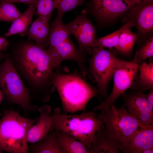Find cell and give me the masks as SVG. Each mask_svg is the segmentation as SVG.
I'll return each mask as SVG.
<instances>
[{
	"mask_svg": "<svg viewBox=\"0 0 153 153\" xmlns=\"http://www.w3.org/2000/svg\"><path fill=\"white\" fill-rule=\"evenodd\" d=\"M0 87L9 102L18 105L26 112L37 110V106L32 105L29 91L14 67L8 54L0 64Z\"/></svg>",
	"mask_w": 153,
	"mask_h": 153,
	"instance_id": "obj_6",
	"label": "cell"
},
{
	"mask_svg": "<svg viewBox=\"0 0 153 153\" xmlns=\"http://www.w3.org/2000/svg\"><path fill=\"white\" fill-rule=\"evenodd\" d=\"M124 153H141L153 148V124L136 131L119 147Z\"/></svg>",
	"mask_w": 153,
	"mask_h": 153,
	"instance_id": "obj_13",
	"label": "cell"
},
{
	"mask_svg": "<svg viewBox=\"0 0 153 153\" xmlns=\"http://www.w3.org/2000/svg\"><path fill=\"white\" fill-rule=\"evenodd\" d=\"M140 74L136 77L130 87L142 92L153 88V63L145 62L138 65Z\"/></svg>",
	"mask_w": 153,
	"mask_h": 153,
	"instance_id": "obj_18",
	"label": "cell"
},
{
	"mask_svg": "<svg viewBox=\"0 0 153 153\" xmlns=\"http://www.w3.org/2000/svg\"><path fill=\"white\" fill-rule=\"evenodd\" d=\"M141 1H147V2H153V0H140Z\"/></svg>",
	"mask_w": 153,
	"mask_h": 153,
	"instance_id": "obj_32",
	"label": "cell"
},
{
	"mask_svg": "<svg viewBox=\"0 0 153 153\" xmlns=\"http://www.w3.org/2000/svg\"><path fill=\"white\" fill-rule=\"evenodd\" d=\"M36 8L34 3L30 5L27 9L14 21L5 36L7 37L16 34L24 36L27 33V29L31 24Z\"/></svg>",
	"mask_w": 153,
	"mask_h": 153,
	"instance_id": "obj_19",
	"label": "cell"
},
{
	"mask_svg": "<svg viewBox=\"0 0 153 153\" xmlns=\"http://www.w3.org/2000/svg\"><path fill=\"white\" fill-rule=\"evenodd\" d=\"M4 95L3 92L1 90H0V104L4 98Z\"/></svg>",
	"mask_w": 153,
	"mask_h": 153,
	"instance_id": "obj_31",
	"label": "cell"
},
{
	"mask_svg": "<svg viewBox=\"0 0 153 153\" xmlns=\"http://www.w3.org/2000/svg\"><path fill=\"white\" fill-rule=\"evenodd\" d=\"M8 55L30 94L43 102L48 101L56 88L52 82L54 68L47 49L28 40L16 44Z\"/></svg>",
	"mask_w": 153,
	"mask_h": 153,
	"instance_id": "obj_1",
	"label": "cell"
},
{
	"mask_svg": "<svg viewBox=\"0 0 153 153\" xmlns=\"http://www.w3.org/2000/svg\"><path fill=\"white\" fill-rule=\"evenodd\" d=\"M137 39V35L129 29L124 31L121 34L118 45L115 48L121 55L128 56L131 55Z\"/></svg>",
	"mask_w": 153,
	"mask_h": 153,
	"instance_id": "obj_22",
	"label": "cell"
},
{
	"mask_svg": "<svg viewBox=\"0 0 153 153\" xmlns=\"http://www.w3.org/2000/svg\"><path fill=\"white\" fill-rule=\"evenodd\" d=\"M0 120V149L10 153H27V132L37 121L23 117L13 109H4Z\"/></svg>",
	"mask_w": 153,
	"mask_h": 153,
	"instance_id": "obj_4",
	"label": "cell"
},
{
	"mask_svg": "<svg viewBox=\"0 0 153 153\" xmlns=\"http://www.w3.org/2000/svg\"><path fill=\"white\" fill-rule=\"evenodd\" d=\"M39 116L37 121L29 129L27 135L28 143H37L44 138L52 129V112L50 106L44 105L38 109Z\"/></svg>",
	"mask_w": 153,
	"mask_h": 153,
	"instance_id": "obj_14",
	"label": "cell"
},
{
	"mask_svg": "<svg viewBox=\"0 0 153 153\" xmlns=\"http://www.w3.org/2000/svg\"><path fill=\"white\" fill-rule=\"evenodd\" d=\"M52 82L60 98L62 113L64 114L85 112L89 101L94 97H99L96 87L77 74L54 72Z\"/></svg>",
	"mask_w": 153,
	"mask_h": 153,
	"instance_id": "obj_2",
	"label": "cell"
},
{
	"mask_svg": "<svg viewBox=\"0 0 153 153\" xmlns=\"http://www.w3.org/2000/svg\"><path fill=\"white\" fill-rule=\"evenodd\" d=\"M2 115V113L0 112V117Z\"/></svg>",
	"mask_w": 153,
	"mask_h": 153,
	"instance_id": "obj_34",
	"label": "cell"
},
{
	"mask_svg": "<svg viewBox=\"0 0 153 153\" xmlns=\"http://www.w3.org/2000/svg\"><path fill=\"white\" fill-rule=\"evenodd\" d=\"M98 110L101 112L97 116L105 124V132L118 147L136 131L147 126L140 124L123 105L117 108L114 105L99 104L93 109Z\"/></svg>",
	"mask_w": 153,
	"mask_h": 153,
	"instance_id": "obj_5",
	"label": "cell"
},
{
	"mask_svg": "<svg viewBox=\"0 0 153 153\" xmlns=\"http://www.w3.org/2000/svg\"><path fill=\"white\" fill-rule=\"evenodd\" d=\"M122 99L123 105L140 124L144 125L153 124V107L143 92L131 89L122 95Z\"/></svg>",
	"mask_w": 153,
	"mask_h": 153,
	"instance_id": "obj_12",
	"label": "cell"
},
{
	"mask_svg": "<svg viewBox=\"0 0 153 153\" xmlns=\"http://www.w3.org/2000/svg\"><path fill=\"white\" fill-rule=\"evenodd\" d=\"M52 129L65 132L81 142L89 151L97 131L104 125L95 111L84 112L79 114L69 115L55 108L52 112Z\"/></svg>",
	"mask_w": 153,
	"mask_h": 153,
	"instance_id": "obj_3",
	"label": "cell"
},
{
	"mask_svg": "<svg viewBox=\"0 0 153 153\" xmlns=\"http://www.w3.org/2000/svg\"><path fill=\"white\" fill-rule=\"evenodd\" d=\"M35 1L36 0H0V3H18L30 5L34 3Z\"/></svg>",
	"mask_w": 153,
	"mask_h": 153,
	"instance_id": "obj_28",
	"label": "cell"
},
{
	"mask_svg": "<svg viewBox=\"0 0 153 153\" xmlns=\"http://www.w3.org/2000/svg\"><path fill=\"white\" fill-rule=\"evenodd\" d=\"M84 9L73 20L66 25L69 35H73L76 40L78 50L84 56L87 53L91 54L95 48L96 29Z\"/></svg>",
	"mask_w": 153,
	"mask_h": 153,
	"instance_id": "obj_11",
	"label": "cell"
},
{
	"mask_svg": "<svg viewBox=\"0 0 153 153\" xmlns=\"http://www.w3.org/2000/svg\"><path fill=\"white\" fill-rule=\"evenodd\" d=\"M105 125L97 131L92 142L89 153H119L118 146L112 141L104 131Z\"/></svg>",
	"mask_w": 153,
	"mask_h": 153,
	"instance_id": "obj_17",
	"label": "cell"
},
{
	"mask_svg": "<svg viewBox=\"0 0 153 153\" xmlns=\"http://www.w3.org/2000/svg\"><path fill=\"white\" fill-rule=\"evenodd\" d=\"M123 24L131 20L137 29L136 43L140 47L150 39L153 30V3L141 1L120 18Z\"/></svg>",
	"mask_w": 153,
	"mask_h": 153,
	"instance_id": "obj_9",
	"label": "cell"
},
{
	"mask_svg": "<svg viewBox=\"0 0 153 153\" xmlns=\"http://www.w3.org/2000/svg\"><path fill=\"white\" fill-rule=\"evenodd\" d=\"M88 60L89 65L87 74L96 84L99 95L105 98L108 96V87L112 78L115 56L112 52L101 47H96Z\"/></svg>",
	"mask_w": 153,
	"mask_h": 153,
	"instance_id": "obj_7",
	"label": "cell"
},
{
	"mask_svg": "<svg viewBox=\"0 0 153 153\" xmlns=\"http://www.w3.org/2000/svg\"><path fill=\"white\" fill-rule=\"evenodd\" d=\"M150 90L149 92L145 94L146 98L148 103L153 107V88Z\"/></svg>",
	"mask_w": 153,
	"mask_h": 153,
	"instance_id": "obj_29",
	"label": "cell"
},
{
	"mask_svg": "<svg viewBox=\"0 0 153 153\" xmlns=\"http://www.w3.org/2000/svg\"><path fill=\"white\" fill-rule=\"evenodd\" d=\"M48 22L44 18L38 17L31 23L27 32V40H33L39 46L47 49L50 29Z\"/></svg>",
	"mask_w": 153,
	"mask_h": 153,
	"instance_id": "obj_15",
	"label": "cell"
},
{
	"mask_svg": "<svg viewBox=\"0 0 153 153\" xmlns=\"http://www.w3.org/2000/svg\"><path fill=\"white\" fill-rule=\"evenodd\" d=\"M140 0H90L84 9L101 26L115 23Z\"/></svg>",
	"mask_w": 153,
	"mask_h": 153,
	"instance_id": "obj_8",
	"label": "cell"
},
{
	"mask_svg": "<svg viewBox=\"0 0 153 153\" xmlns=\"http://www.w3.org/2000/svg\"><path fill=\"white\" fill-rule=\"evenodd\" d=\"M134 26L131 20L124 25L120 28L107 35L95 39L94 45L95 47L111 48H115L118 44L121 34L125 30Z\"/></svg>",
	"mask_w": 153,
	"mask_h": 153,
	"instance_id": "obj_21",
	"label": "cell"
},
{
	"mask_svg": "<svg viewBox=\"0 0 153 153\" xmlns=\"http://www.w3.org/2000/svg\"><path fill=\"white\" fill-rule=\"evenodd\" d=\"M3 152L0 149V153H3Z\"/></svg>",
	"mask_w": 153,
	"mask_h": 153,
	"instance_id": "obj_33",
	"label": "cell"
},
{
	"mask_svg": "<svg viewBox=\"0 0 153 153\" xmlns=\"http://www.w3.org/2000/svg\"><path fill=\"white\" fill-rule=\"evenodd\" d=\"M9 42L5 38L0 37V61L5 59L7 55L3 52L6 51L9 45Z\"/></svg>",
	"mask_w": 153,
	"mask_h": 153,
	"instance_id": "obj_27",
	"label": "cell"
},
{
	"mask_svg": "<svg viewBox=\"0 0 153 153\" xmlns=\"http://www.w3.org/2000/svg\"><path fill=\"white\" fill-rule=\"evenodd\" d=\"M58 141L65 153H89L80 141L63 131H56Z\"/></svg>",
	"mask_w": 153,
	"mask_h": 153,
	"instance_id": "obj_20",
	"label": "cell"
},
{
	"mask_svg": "<svg viewBox=\"0 0 153 153\" xmlns=\"http://www.w3.org/2000/svg\"><path fill=\"white\" fill-rule=\"evenodd\" d=\"M21 14L20 11L12 3H0V21L13 22Z\"/></svg>",
	"mask_w": 153,
	"mask_h": 153,
	"instance_id": "obj_24",
	"label": "cell"
},
{
	"mask_svg": "<svg viewBox=\"0 0 153 153\" xmlns=\"http://www.w3.org/2000/svg\"><path fill=\"white\" fill-rule=\"evenodd\" d=\"M153 153V148L146 149L143 150L141 153Z\"/></svg>",
	"mask_w": 153,
	"mask_h": 153,
	"instance_id": "obj_30",
	"label": "cell"
},
{
	"mask_svg": "<svg viewBox=\"0 0 153 153\" xmlns=\"http://www.w3.org/2000/svg\"><path fill=\"white\" fill-rule=\"evenodd\" d=\"M153 56V37L140 47L135 52L132 60L138 65L142 64L148 58Z\"/></svg>",
	"mask_w": 153,
	"mask_h": 153,
	"instance_id": "obj_25",
	"label": "cell"
},
{
	"mask_svg": "<svg viewBox=\"0 0 153 153\" xmlns=\"http://www.w3.org/2000/svg\"><path fill=\"white\" fill-rule=\"evenodd\" d=\"M34 4L38 17L43 18L49 22L55 9L56 0H36Z\"/></svg>",
	"mask_w": 153,
	"mask_h": 153,
	"instance_id": "obj_23",
	"label": "cell"
},
{
	"mask_svg": "<svg viewBox=\"0 0 153 153\" xmlns=\"http://www.w3.org/2000/svg\"><path fill=\"white\" fill-rule=\"evenodd\" d=\"M29 151L33 153H65L58 141L56 131L51 130L41 141L28 145Z\"/></svg>",
	"mask_w": 153,
	"mask_h": 153,
	"instance_id": "obj_16",
	"label": "cell"
},
{
	"mask_svg": "<svg viewBox=\"0 0 153 153\" xmlns=\"http://www.w3.org/2000/svg\"><path fill=\"white\" fill-rule=\"evenodd\" d=\"M86 0H56L55 9L58 11L57 15L63 17L64 13L83 5Z\"/></svg>",
	"mask_w": 153,
	"mask_h": 153,
	"instance_id": "obj_26",
	"label": "cell"
},
{
	"mask_svg": "<svg viewBox=\"0 0 153 153\" xmlns=\"http://www.w3.org/2000/svg\"><path fill=\"white\" fill-rule=\"evenodd\" d=\"M138 65L115 58L112 73L113 89L110 95L102 101L101 105H114L117 99L130 88L138 72Z\"/></svg>",
	"mask_w": 153,
	"mask_h": 153,
	"instance_id": "obj_10",
	"label": "cell"
}]
</instances>
